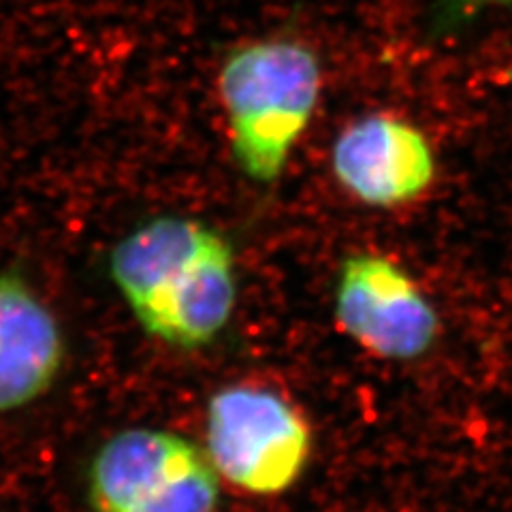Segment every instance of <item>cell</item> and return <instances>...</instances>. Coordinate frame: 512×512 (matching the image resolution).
I'll use <instances>...</instances> for the list:
<instances>
[{"mask_svg": "<svg viewBox=\"0 0 512 512\" xmlns=\"http://www.w3.org/2000/svg\"><path fill=\"white\" fill-rule=\"evenodd\" d=\"M109 278L139 327L180 350L214 344L237 308L229 237L184 216L148 220L122 237L109 254Z\"/></svg>", "mask_w": 512, "mask_h": 512, "instance_id": "6da1fadb", "label": "cell"}, {"mask_svg": "<svg viewBox=\"0 0 512 512\" xmlns=\"http://www.w3.org/2000/svg\"><path fill=\"white\" fill-rule=\"evenodd\" d=\"M493 7H512V0H438L434 20H431L434 22L431 24V32L446 35V32L468 24L478 13Z\"/></svg>", "mask_w": 512, "mask_h": 512, "instance_id": "ba28073f", "label": "cell"}, {"mask_svg": "<svg viewBox=\"0 0 512 512\" xmlns=\"http://www.w3.org/2000/svg\"><path fill=\"white\" fill-rule=\"evenodd\" d=\"M205 453L220 480L256 498L291 491L314 451V431L291 397L235 382L207 399Z\"/></svg>", "mask_w": 512, "mask_h": 512, "instance_id": "3957f363", "label": "cell"}, {"mask_svg": "<svg viewBox=\"0 0 512 512\" xmlns=\"http://www.w3.org/2000/svg\"><path fill=\"white\" fill-rule=\"evenodd\" d=\"M216 86L235 165L252 184H276L323 92L318 52L295 37L242 43L222 58Z\"/></svg>", "mask_w": 512, "mask_h": 512, "instance_id": "7a4b0ae2", "label": "cell"}, {"mask_svg": "<svg viewBox=\"0 0 512 512\" xmlns=\"http://www.w3.org/2000/svg\"><path fill=\"white\" fill-rule=\"evenodd\" d=\"M67 338L58 316L18 274H0V414L37 404L54 389Z\"/></svg>", "mask_w": 512, "mask_h": 512, "instance_id": "52a82bcc", "label": "cell"}, {"mask_svg": "<svg viewBox=\"0 0 512 512\" xmlns=\"http://www.w3.org/2000/svg\"><path fill=\"white\" fill-rule=\"evenodd\" d=\"M338 329L382 361H416L440 338V314L408 271L380 252H355L340 265L333 293Z\"/></svg>", "mask_w": 512, "mask_h": 512, "instance_id": "5b68a950", "label": "cell"}, {"mask_svg": "<svg viewBox=\"0 0 512 512\" xmlns=\"http://www.w3.org/2000/svg\"><path fill=\"white\" fill-rule=\"evenodd\" d=\"M86 502L90 512H218L220 476L186 436L128 427L92 453Z\"/></svg>", "mask_w": 512, "mask_h": 512, "instance_id": "277c9868", "label": "cell"}, {"mask_svg": "<svg viewBox=\"0 0 512 512\" xmlns=\"http://www.w3.org/2000/svg\"><path fill=\"white\" fill-rule=\"evenodd\" d=\"M331 171L352 199L389 210L431 186L436 154L419 126L378 111L342 128L331 148Z\"/></svg>", "mask_w": 512, "mask_h": 512, "instance_id": "8992f818", "label": "cell"}]
</instances>
